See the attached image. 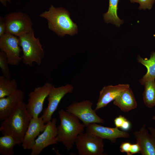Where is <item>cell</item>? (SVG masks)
Returning <instances> with one entry per match:
<instances>
[{
	"label": "cell",
	"mask_w": 155,
	"mask_h": 155,
	"mask_svg": "<svg viewBox=\"0 0 155 155\" xmlns=\"http://www.w3.org/2000/svg\"><path fill=\"white\" fill-rule=\"evenodd\" d=\"M32 118L27 110L26 104L22 102L1 123L0 131L2 135L11 136L20 145Z\"/></svg>",
	"instance_id": "6da1fadb"
},
{
	"label": "cell",
	"mask_w": 155,
	"mask_h": 155,
	"mask_svg": "<svg viewBox=\"0 0 155 155\" xmlns=\"http://www.w3.org/2000/svg\"><path fill=\"white\" fill-rule=\"evenodd\" d=\"M60 124L57 127V141L62 143L67 150H70L78 136L83 132L85 125L73 114L61 109L58 111Z\"/></svg>",
	"instance_id": "7a4b0ae2"
},
{
	"label": "cell",
	"mask_w": 155,
	"mask_h": 155,
	"mask_svg": "<svg viewBox=\"0 0 155 155\" xmlns=\"http://www.w3.org/2000/svg\"><path fill=\"white\" fill-rule=\"evenodd\" d=\"M39 16L47 20L49 29L58 36H72L78 33L77 25L70 18L69 12L64 8L55 7L51 5L48 11L41 13Z\"/></svg>",
	"instance_id": "3957f363"
},
{
	"label": "cell",
	"mask_w": 155,
	"mask_h": 155,
	"mask_svg": "<svg viewBox=\"0 0 155 155\" xmlns=\"http://www.w3.org/2000/svg\"><path fill=\"white\" fill-rule=\"evenodd\" d=\"M23 52V63L31 67L33 62L40 65L44 56V52L39 38L35 37L33 30L18 37Z\"/></svg>",
	"instance_id": "277c9868"
},
{
	"label": "cell",
	"mask_w": 155,
	"mask_h": 155,
	"mask_svg": "<svg viewBox=\"0 0 155 155\" xmlns=\"http://www.w3.org/2000/svg\"><path fill=\"white\" fill-rule=\"evenodd\" d=\"M93 103L89 100L73 103L68 106L66 111L81 121L86 127L90 124H104V120L99 116L92 108Z\"/></svg>",
	"instance_id": "5b68a950"
},
{
	"label": "cell",
	"mask_w": 155,
	"mask_h": 155,
	"mask_svg": "<svg viewBox=\"0 0 155 155\" xmlns=\"http://www.w3.org/2000/svg\"><path fill=\"white\" fill-rule=\"evenodd\" d=\"M75 144L79 155L104 154L103 140L86 131L79 135Z\"/></svg>",
	"instance_id": "8992f818"
},
{
	"label": "cell",
	"mask_w": 155,
	"mask_h": 155,
	"mask_svg": "<svg viewBox=\"0 0 155 155\" xmlns=\"http://www.w3.org/2000/svg\"><path fill=\"white\" fill-rule=\"evenodd\" d=\"M4 18L6 33L18 37L33 30L31 19L28 14L24 13H12L7 15Z\"/></svg>",
	"instance_id": "52a82bcc"
},
{
	"label": "cell",
	"mask_w": 155,
	"mask_h": 155,
	"mask_svg": "<svg viewBox=\"0 0 155 155\" xmlns=\"http://www.w3.org/2000/svg\"><path fill=\"white\" fill-rule=\"evenodd\" d=\"M57 121V119L53 118L46 123L44 130L36 139L31 148V155H39L47 146L58 144Z\"/></svg>",
	"instance_id": "ba28073f"
},
{
	"label": "cell",
	"mask_w": 155,
	"mask_h": 155,
	"mask_svg": "<svg viewBox=\"0 0 155 155\" xmlns=\"http://www.w3.org/2000/svg\"><path fill=\"white\" fill-rule=\"evenodd\" d=\"M53 86L51 83L46 82L42 86L35 88L29 94V98L26 104V108L28 113L32 117H38L42 110L45 100Z\"/></svg>",
	"instance_id": "9c48e42d"
},
{
	"label": "cell",
	"mask_w": 155,
	"mask_h": 155,
	"mask_svg": "<svg viewBox=\"0 0 155 155\" xmlns=\"http://www.w3.org/2000/svg\"><path fill=\"white\" fill-rule=\"evenodd\" d=\"M73 89V85L70 84L57 87H53L48 96V106L43 110L41 116L45 123L51 120L52 116L61 99L67 94L72 92Z\"/></svg>",
	"instance_id": "30bf717a"
},
{
	"label": "cell",
	"mask_w": 155,
	"mask_h": 155,
	"mask_svg": "<svg viewBox=\"0 0 155 155\" xmlns=\"http://www.w3.org/2000/svg\"><path fill=\"white\" fill-rule=\"evenodd\" d=\"M18 37L5 33L0 37V49L6 54L9 64L16 65L22 60V51Z\"/></svg>",
	"instance_id": "8fae6325"
},
{
	"label": "cell",
	"mask_w": 155,
	"mask_h": 155,
	"mask_svg": "<svg viewBox=\"0 0 155 155\" xmlns=\"http://www.w3.org/2000/svg\"><path fill=\"white\" fill-rule=\"evenodd\" d=\"M86 131L90 133L97 137L109 140L112 143H115L117 139L130 137L126 131H121L116 127L112 128L102 126L97 123H92L86 127Z\"/></svg>",
	"instance_id": "7c38bea8"
},
{
	"label": "cell",
	"mask_w": 155,
	"mask_h": 155,
	"mask_svg": "<svg viewBox=\"0 0 155 155\" xmlns=\"http://www.w3.org/2000/svg\"><path fill=\"white\" fill-rule=\"evenodd\" d=\"M46 126V123L41 117L32 118L21 143L24 150H31L36 137L44 130Z\"/></svg>",
	"instance_id": "4fadbf2b"
},
{
	"label": "cell",
	"mask_w": 155,
	"mask_h": 155,
	"mask_svg": "<svg viewBox=\"0 0 155 155\" xmlns=\"http://www.w3.org/2000/svg\"><path fill=\"white\" fill-rule=\"evenodd\" d=\"M130 88L127 84L110 85L104 87L100 92L95 110L96 111L106 106L121 93Z\"/></svg>",
	"instance_id": "5bb4252c"
},
{
	"label": "cell",
	"mask_w": 155,
	"mask_h": 155,
	"mask_svg": "<svg viewBox=\"0 0 155 155\" xmlns=\"http://www.w3.org/2000/svg\"><path fill=\"white\" fill-rule=\"evenodd\" d=\"M24 97L23 91L18 89L11 95L0 98V120L3 121L7 118L16 106L23 102Z\"/></svg>",
	"instance_id": "9a60e30c"
},
{
	"label": "cell",
	"mask_w": 155,
	"mask_h": 155,
	"mask_svg": "<svg viewBox=\"0 0 155 155\" xmlns=\"http://www.w3.org/2000/svg\"><path fill=\"white\" fill-rule=\"evenodd\" d=\"M133 135L136 143L140 146L142 155H155V139L150 134L144 125L138 131H135Z\"/></svg>",
	"instance_id": "2e32d148"
},
{
	"label": "cell",
	"mask_w": 155,
	"mask_h": 155,
	"mask_svg": "<svg viewBox=\"0 0 155 155\" xmlns=\"http://www.w3.org/2000/svg\"><path fill=\"white\" fill-rule=\"evenodd\" d=\"M113 104L125 113L135 108L137 106L133 93L130 88L118 95L113 100Z\"/></svg>",
	"instance_id": "e0dca14e"
},
{
	"label": "cell",
	"mask_w": 155,
	"mask_h": 155,
	"mask_svg": "<svg viewBox=\"0 0 155 155\" xmlns=\"http://www.w3.org/2000/svg\"><path fill=\"white\" fill-rule=\"evenodd\" d=\"M137 62L140 63L147 69L146 74L141 79L139 82L140 84L144 85L147 82L155 79V51H153L149 59L143 58L139 56L137 58Z\"/></svg>",
	"instance_id": "ac0fdd59"
},
{
	"label": "cell",
	"mask_w": 155,
	"mask_h": 155,
	"mask_svg": "<svg viewBox=\"0 0 155 155\" xmlns=\"http://www.w3.org/2000/svg\"><path fill=\"white\" fill-rule=\"evenodd\" d=\"M109 5L107 12L103 15L105 22L111 23L117 27L123 23V20L118 17L117 11L119 0H109Z\"/></svg>",
	"instance_id": "d6986e66"
},
{
	"label": "cell",
	"mask_w": 155,
	"mask_h": 155,
	"mask_svg": "<svg viewBox=\"0 0 155 155\" xmlns=\"http://www.w3.org/2000/svg\"><path fill=\"white\" fill-rule=\"evenodd\" d=\"M144 89L142 96L144 102L148 108L155 106V81H148L144 85Z\"/></svg>",
	"instance_id": "ffe728a7"
},
{
	"label": "cell",
	"mask_w": 155,
	"mask_h": 155,
	"mask_svg": "<svg viewBox=\"0 0 155 155\" xmlns=\"http://www.w3.org/2000/svg\"><path fill=\"white\" fill-rule=\"evenodd\" d=\"M18 84L14 79H8L3 76H0V98L9 96L18 89Z\"/></svg>",
	"instance_id": "44dd1931"
},
{
	"label": "cell",
	"mask_w": 155,
	"mask_h": 155,
	"mask_svg": "<svg viewBox=\"0 0 155 155\" xmlns=\"http://www.w3.org/2000/svg\"><path fill=\"white\" fill-rule=\"evenodd\" d=\"M18 143L11 136L3 135L0 137V154L1 155H13V148Z\"/></svg>",
	"instance_id": "7402d4cb"
},
{
	"label": "cell",
	"mask_w": 155,
	"mask_h": 155,
	"mask_svg": "<svg viewBox=\"0 0 155 155\" xmlns=\"http://www.w3.org/2000/svg\"><path fill=\"white\" fill-rule=\"evenodd\" d=\"M8 61L5 53L0 52V67L3 76L6 78L11 80V76L9 68Z\"/></svg>",
	"instance_id": "603a6c76"
},
{
	"label": "cell",
	"mask_w": 155,
	"mask_h": 155,
	"mask_svg": "<svg viewBox=\"0 0 155 155\" xmlns=\"http://www.w3.org/2000/svg\"><path fill=\"white\" fill-rule=\"evenodd\" d=\"M133 3H138L140 6L139 9L145 10L146 9H150L154 4L155 0H130Z\"/></svg>",
	"instance_id": "cb8c5ba5"
},
{
	"label": "cell",
	"mask_w": 155,
	"mask_h": 155,
	"mask_svg": "<svg viewBox=\"0 0 155 155\" xmlns=\"http://www.w3.org/2000/svg\"><path fill=\"white\" fill-rule=\"evenodd\" d=\"M131 144L129 142H125L122 143L120 146V151L122 153H126L127 155H129Z\"/></svg>",
	"instance_id": "d4e9b609"
},
{
	"label": "cell",
	"mask_w": 155,
	"mask_h": 155,
	"mask_svg": "<svg viewBox=\"0 0 155 155\" xmlns=\"http://www.w3.org/2000/svg\"><path fill=\"white\" fill-rule=\"evenodd\" d=\"M127 119L124 116L119 115L114 119V122L115 127L120 128L124 121Z\"/></svg>",
	"instance_id": "484cf974"
},
{
	"label": "cell",
	"mask_w": 155,
	"mask_h": 155,
	"mask_svg": "<svg viewBox=\"0 0 155 155\" xmlns=\"http://www.w3.org/2000/svg\"><path fill=\"white\" fill-rule=\"evenodd\" d=\"M141 151V148L138 144L136 143L131 144L129 152V155H132L137 153H140Z\"/></svg>",
	"instance_id": "4316f807"
},
{
	"label": "cell",
	"mask_w": 155,
	"mask_h": 155,
	"mask_svg": "<svg viewBox=\"0 0 155 155\" xmlns=\"http://www.w3.org/2000/svg\"><path fill=\"white\" fill-rule=\"evenodd\" d=\"M6 27L4 18L2 16L0 17V37L6 33Z\"/></svg>",
	"instance_id": "83f0119b"
},
{
	"label": "cell",
	"mask_w": 155,
	"mask_h": 155,
	"mask_svg": "<svg viewBox=\"0 0 155 155\" xmlns=\"http://www.w3.org/2000/svg\"><path fill=\"white\" fill-rule=\"evenodd\" d=\"M131 127V124L130 122L127 119L125 120L120 128L123 131H126L129 130Z\"/></svg>",
	"instance_id": "f1b7e54d"
},
{
	"label": "cell",
	"mask_w": 155,
	"mask_h": 155,
	"mask_svg": "<svg viewBox=\"0 0 155 155\" xmlns=\"http://www.w3.org/2000/svg\"><path fill=\"white\" fill-rule=\"evenodd\" d=\"M148 129L155 139V128L152 127H148Z\"/></svg>",
	"instance_id": "f546056e"
},
{
	"label": "cell",
	"mask_w": 155,
	"mask_h": 155,
	"mask_svg": "<svg viewBox=\"0 0 155 155\" xmlns=\"http://www.w3.org/2000/svg\"><path fill=\"white\" fill-rule=\"evenodd\" d=\"M0 1L1 4L5 7L7 6V2L10 3V0H0Z\"/></svg>",
	"instance_id": "4dcf8cb0"
},
{
	"label": "cell",
	"mask_w": 155,
	"mask_h": 155,
	"mask_svg": "<svg viewBox=\"0 0 155 155\" xmlns=\"http://www.w3.org/2000/svg\"><path fill=\"white\" fill-rule=\"evenodd\" d=\"M152 119L153 120L155 121V115L153 116Z\"/></svg>",
	"instance_id": "1f68e13d"
}]
</instances>
